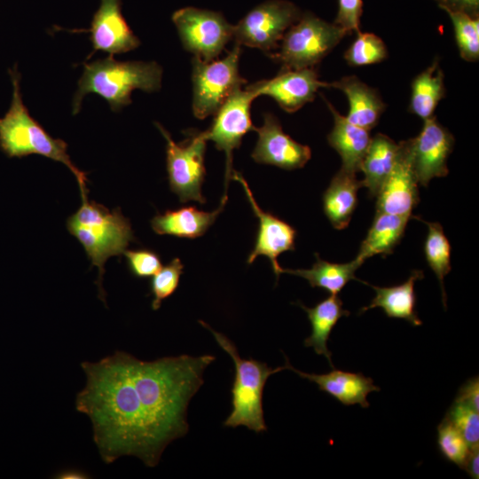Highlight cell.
Returning <instances> with one entry per match:
<instances>
[{
  "instance_id": "cell-1",
  "label": "cell",
  "mask_w": 479,
  "mask_h": 479,
  "mask_svg": "<svg viewBox=\"0 0 479 479\" xmlns=\"http://www.w3.org/2000/svg\"><path fill=\"white\" fill-rule=\"evenodd\" d=\"M81 366L86 385L76 396L75 407L90 418L102 460L112 463L130 455L155 467L164 451L163 411L134 357L116 351Z\"/></svg>"
},
{
  "instance_id": "cell-2",
  "label": "cell",
  "mask_w": 479,
  "mask_h": 479,
  "mask_svg": "<svg viewBox=\"0 0 479 479\" xmlns=\"http://www.w3.org/2000/svg\"><path fill=\"white\" fill-rule=\"evenodd\" d=\"M82 65L83 71L72 103L74 115L80 112L87 94L99 95L113 112H119L131 104L133 90L153 92L161 86L162 68L155 61H119L109 55Z\"/></svg>"
},
{
  "instance_id": "cell-3",
  "label": "cell",
  "mask_w": 479,
  "mask_h": 479,
  "mask_svg": "<svg viewBox=\"0 0 479 479\" xmlns=\"http://www.w3.org/2000/svg\"><path fill=\"white\" fill-rule=\"evenodd\" d=\"M12 98L7 113L0 118V149L9 158L38 154L63 163L75 177L81 198L88 196L87 173L80 170L67 153V144L52 137L30 114L20 92V75L15 64L9 69Z\"/></svg>"
},
{
  "instance_id": "cell-4",
  "label": "cell",
  "mask_w": 479,
  "mask_h": 479,
  "mask_svg": "<svg viewBox=\"0 0 479 479\" xmlns=\"http://www.w3.org/2000/svg\"><path fill=\"white\" fill-rule=\"evenodd\" d=\"M67 229L82 244L91 265L98 269L97 285L105 302L101 285L104 266L108 258L122 255L135 240L130 220L119 208L110 210L87 196L82 198L80 208L67 219Z\"/></svg>"
},
{
  "instance_id": "cell-5",
  "label": "cell",
  "mask_w": 479,
  "mask_h": 479,
  "mask_svg": "<svg viewBox=\"0 0 479 479\" xmlns=\"http://www.w3.org/2000/svg\"><path fill=\"white\" fill-rule=\"evenodd\" d=\"M215 337L220 347L232 357L235 377L232 387V412L224 422L225 427L244 426L255 433L267 430L263 409V393L268 378L284 369L271 368L253 358H242L235 344L224 334L200 321Z\"/></svg>"
},
{
  "instance_id": "cell-6",
  "label": "cell",
  "mask_w": 479,
  "mask_h": 479,
  "mask_svg": "<svg viewBox=\"0 0 479 479\" xmlns=\"http://www.w3.org/2000/svg\"><path fill=\"white\" fill-rule=\"evenodd\" d=\"M345 35L334 23L306 12L286 31L279 51L269 52V57L282 69L315 67Z\"/></svg>"
},
{
  "instance_id": "cell-7",
  "label": "cell",
  "mask_w": 479,
  "mask_h": 479,
  "mask_svg": "<svg viewBox=\"0 0 479 479\" xmlns=\"http://www.w3.org/2000/svg\"><path fill=\"white\" fill-rule=\"evenodd\" d=\"M241 46L235 44L223 59L204 61L193 56L192 112L196 118L214 115L224 101L247 81L239 73Z\"/></svg>"
},
{
  "instance_id": "cell-8",
  "label": "cell",
  "mask_w": 479,
  "mask_h": 479,
  "mask_svg": "<svg viewBox=\"0 0 479 479\" xmlns=\"http://www.w3.org/2000/svg\"><path fill=\"white\" fill-rule=\"evenodd\" d=\"M166 140V164L170 190L176 193L182 203L195 200L206 202L201 193L205 179L204 164L207 138L203 131L188 130L187 138L176 143L163 126L155 122Z\"/></svg>"
},
{
  "instance_id": "cell-9",
  "label": "cell",
  "mask_w": 479,
  "mask_h": 479,
  "mask_svg": "<svg viewBox=\"0 0 479 479\" xmlns=\"http://www.w3.org/2000/svg\"><path fill=\"white\" fill-rule=\"evenodd\" d=\"M302 13L293 3L269 0L252 9L233 26L235 44L270 52L279 47L286 31Z\"/></svg>"
},
{
  "instance_id": "cell-10",
  "label": "cell",
  "mask_w": 479,
  "mask_h": 479,
  "mask_svg": "<svg viewBox=\"0 0 479 479\" xmlns=\"http://www.w3.org/2000/svg\"><path fill=\"white\" fill-rule=\"evenodd\" d=\"M172 20L184 48L204 61L214 60L232 39L233 26L220 12L185 7Z\"/></svg>"
},
{
  "instance_id": "cell-11",
  "label": "cell",
  "mask_w": 479,
  "mask_h": 479,
  "mask_svg": "<svg viewBox=\"0 0 479 479\" xmlns=\"http://www.w3.org/2000/svg\"><path fill=\"white\" fill-rule=\"evenodd\" d=\"M255 98L248 87L236 90L214 114L210 128L203 131L207 140L213 141L216 149L225 153L226 185L234 171L232 152L240 146L243 137L255 127L251 122L250 106Z\"/></svg>"
},
{
  "instance_id": "cell-12",
  "label": "cell",
  "mask_w": 479,
  "mask_h": 479,
  "mask_svg": "<svg viewBox=\"0 0 479 479\" xmlns=\"http://www.w3.org/2000/svg\"><path fill=\"white\" fill-rule=\"evenodd\" d=\"M409 140L419 185L427 186L432 178L448 175L447 160L453 149L454 137L434 115L424 120L420 134Z\"/></svg>"
},
{
  "instance_id": "cell-13",
  "label": "cell",
  "mask_w": 479,
  "mask_h": 479,
  "mask_svg": "<svg viewBox=\"0 0 479 479\" xmlns=\"http://www.w3.org/2000/svg\"><path fill=\"white\" fill-rule=\"evenodd\" d=\"M256 97L269 96L287 113H294L311 102L319 88H331L330 82L318 79L314 67L282 69L273 78L261 80L247 86Z\"/></svg>"
},
{
  "instance_id": "cell-14",
  "label": "cell",
  "mask_w": 479,
  "mask_h": 479,
  "mask_svg": "<svg viewBox=\"0 0 479 479\" xmlns=\"http://www.w3.org/2000/svg\"><path fill=\"white\" fill-rule=\"evenodd\" d=\"M418 185L410 140L401 141L393 169L376 196V212L412 216L420 201Z\"/></svg>"
},
{
  "instance_id": "cell-15",
  "label": "cell",
  "mask_w": 479,
  "mask_h": 479,
  "mask_svg": "<svg viewBox=\"0 0 479 479\" xmlns=\"http://www.w3.org/2000/svg\"><path fill=\"white\" fill-rule=\"evenodd\" d=\"M231 178L242 185L253 212L259 220L255 243L248 255L247 263H252L259 255L268 257L278 279L282 268L278 263V256L283 252L294 250L297 232L284 220L263 211L258 206L247 181L240 173L233 171Z\"/></svg>"
},
{
  "instance_id": "cell-16",
  "label": "cell",
  "mask_w": 479,
  "mask_h": 479,
  "mask_svg": "<svg viewBox=\"0 0 479 479\" xmlns=\"http://www.w3.org/2000/svg\"><path fill=\"white\" fill-rule=\"evenodd\" d=\"M258 134L251 153L257 163L274 165L292 170L302 168L311 157V150L286 134L278 118L271 113L263 114V124L254 127Z\"/></svg>"
},
{
  "instance_id": "cell-17",
  "label": "cell",
  "mask_w": 479,
  "mask_h": 479,
  "mask_svg": "<svg viewBox=\"0 0 479 479\" xmlns=\"http://www.w3.org/2000/svg\"><path fill=\"white\" fill-rule=\"evenodd\" d=\"M121 6V0H101L92 17L90 27L80 30L90 33L92 43L93 51L87 59L98 51L114 56L130 51L140 45V40L125 20Z\"/></svg>"
},
{
  "instance_id": "cell-18",
  "label": "cell",
  "mask_w": 479,
  "mask_h": 479,
  "mask_svg": "<svg viewBox=\"0 0 479 479\" xmlns=\"http://www.w3.org/2000/svg\"><path fill=\"white\" fill-rule=\"evenodd\" d=\"M285 367L300 377L316 383L319 390L334 397L344 405L359 404L363 408H367L370 405L366 399L368 394L380 391V388L373 384V379L361 373L344 372L334 368L324 374L303 373L293 367L287 357Z\"/></svg>"
},
{
  "instance_id": "cell-19",
  "label": "cell",
  "mask_w": 479,
  "mask_h": 479,
  "mask_svg": "<svg viewBox=\"0 0 479 479\" xmlns=\"http://www.w3.org/2000/svg\"><path fill=\"white\" fill-rule=\"evenodd\" d=\"M323 98L334 118V127L327 135V142L339 153L341 169L356 174L371 142L370 130L349 122L328 100Z\"/></svg>"
},
{
  "instance_id": "cell-20",
  "label": "cell",
  "mask_w": 479,
  "mask_h": 479,
  "mask_svg": "<svg viewBox=\"0 0 479 479\" xmlns=\"http://www.w3.org/2000/svg\"><path fill=\"white\" fill-rule=\"evenodd\" d=\"M331 88L342 90L349 104L346 119L367 130L374 128L385 110V104L378 91L355 75L344 76L330 82Z\"/></svg>"
},
{
  "instance_id": "cell-21",
  "label": "cell",
  "mask_w": 479,
  "mask_h": 479,
  "mask_svg": "<svg viewBox=\"0 0 479 479\" xmlns=\"http://www.w3.org/2000/svg\"><path fill=\"white\" fill-rule=\"evenodd\" d=\"M226 200L227 196L224 195L220 207L212 212L201 211L192 206L166 210L163 214H157L151 220L152 229L160 235L185 239L200 237L214 224Z\"/></svg>"
},
{
  "instance_id": "cell-22",
  "label": "cell",
  "mask_w": 479,
  "mask_h": 479,
  "mask_svg": "<svg viewBox=\"0 0 479 479\" xmlns=\"http://www.w3.org/2000/svg\"><path fill=\"white\" fill-rule=\"evenodd\" d=\"M423 277L422 271L414 270L406 281L397 286L380 287L367 284L375 291L376 295L369 305L363 307L359 310V313L381 307L389 318L404 319L414 326H421L422 321L418 317L415 310L414 285L417 280L422 279Z\"/></svg>"
},
{
  "instance_id": "cell-23",
  "label": "cell",
  "mask_w": 479,
  "mask_h": 479,
  "mask_svg": "<svg viewBox=\"0 0 479 479\" xmlns=\"http://www.w3.org/2000/svg\"><path fill=\"white\" fill-rule=\"evenodd\" d=\"M362 187L356 174L342 169L334 176L323 195V208L332 226L345 229L357 205V191Z\"/></svg>"
},
{
  "instance_id": "cell-24",
  "label": "cell",
  "mask_w": 479,
  "mask_h": 479,
  "mask_svg": "<svg viewBox=\"0 0 479 479\" xmlns=\"http://www.w3.org/2000/svg\"><path fill=\"white\" fill-rule=\"evenodd\" d=\"M342 305L343 302L337 294H331L312 308L299 302V306L306 312L311 326V334L304 340V346L312 348L318 355L324 356L332 368H334V365L327 342L339 319L350 314L349 310L342 308Z\"/></svg>"
},
{
  "instance_id": "cell-25",
  "label": "cell",
  "mask_w": 479,
  "mask_h": 479,
  "mask_svg": "<svg viewBox=\"0 0 479 479\" xmlns=\"http://www.w3.org/2000/svg\"><path fill=\"white\" fill-rule=\"evenodd\" d=\"M412 216L376 212L367 235L362 241L356 260L363 263L367 258L393 253L404 235Z\"/></svg>"
},
{
  "instance_id": "cell-26",
  "label": "cell",
  "mask_w": 479,
  "mask_h": 479,
  "mask_svg": "<svg viewBox=\"0 0 479 479\" xmlns=\"http://www.w3.org/2000/svg\"><path fill=\"white\" fill-rule=\"evenodd\" d=\"M398 152V143L388 136L378 133L371 138L368 149L361 162L362 186L372 199L376 197L381 185L390 174Z\"/></svg>"
},
{
  "instance_id": "cell-27",
  "label": "cell",
  "mask_w": 479,
  "mask_h": 479,
  "mask_svg": "<svg viewBox=\"0 0 479 479\" xmlns=\"http://www.w3.org/2000/svg\"><path fill=\"white\" fill-rule=\"evenodd\" d=\"M316 262L310 269H284L281 273H288L305 279L310 287L322 288L331 294H338L352 279H357L356 271L362 265L356 259L349 263H335L325 261L315 255Z\"/></svg>"
},
{
  "instance_id": "cell-28",
  "label": "cell",
  "mask_w": 479,
  "mask_h": 479,
  "mask_svg": "<svg viewBox=\"0 0 479 479\" xmlns=\"http://www.w3.org/2000/svg\"><path fill=\"white\" fill-rule=\"evenodd\" d=\"M444 78L439 59H435L431 65L412 82L409 111L423 121L432 117L436 107L445 95Z\"/></svg>"
},
{
  "instance_id": "cell-29",
  "label": "cell",
  "mask_w": 479,
  "mask_h": 479,
  "mask_svg": "<svg viewBox=\"0 0 479 479\" xmlns=\"http://www.w3.org/2000/svg\"><path fill=\"white\" fill-rule=\"evenodd\" d=\"M428 225V234L424 243V254L427 263L438 279L441 286L442 297L446 307V294L444 279L450 272L451 245L439 223L425 222Z\"/></svg>"
},
{
  "instance_id": "cell-30",
  "label": "cell",
  "mask_w": 479,
  "mask_h": 479,
  "mask_svg": "<svg viewBox=\"0 0 479 479\" xmlns=\"http://www.w3.org/2000/svg\"><path fill=\"white\" fill-rule=\"evenodd\" d=\"M452 22L460 57L468 62L479 59V17L463 12H446Z\"/></svg>"
},
{
  "instance_id": "cell-31",
  "label": "cell",
  "mask_w": 479,
  "mask_h": 479,
  "mask_svg": "<svg viewBox=\"0 0 479 479\" xmlns=\"http://www.w3.org/2000/svg\"><path fill=\"white\" fill-rule=\"evenodd\" d=\"M387 57L385 43L373 33H357L356 39L344 52V59L351 67L380 63Z\"/></svg>"
},
{
  "instance_id": "cell-32",
  "label": "cell",
  "mask_w": 479,
  "mask_h": 479,
  "mask_svg": "<svg viewBox=\"0 0 479 479\" xmlns=\"http://www.w3.org/2000/svg\"><path fill=\"white\" fill-rule=\"evenodd\" d=\"M437 444L441 454L448 461L464 468L471 449L460 432L446 417L437 427Z\"/></svg>"
},
{
  "instance_id": "cell-33",
  "label": "cell",
  "mask_w": 479,
  "mask_h": 479,
  "mask_svg": "<svg viewBox=\"0 0 479 479\" xmlns=\"http://www.w3.org/2000/svg\"><path fill=\"white\" fill-rule=\"evenodd\" d=\"M183 270L184 264L179 258L176 257L153 275L150 283L151 294L153 296L152 301L153 310H157L162 301L175 293Z\"/></svg>"
},
{
  "instance_id": "cell-34",
  "label": "cell",
  "mask_w": 479,
  "mask_h": 479,
  "mask_svg": "<svg viewBox=\"0 0 479 479\" xmlns=\"http://www.w3.org/2000/svg\"><path fill=\"white\" fill-rule=\"evenodd\" d=\"M460 432L470 449L479 446L478 412L467 404L453 402L445 416Z\"/></svg>"
},
{
  "instance_id": "cell-35",
  "label": "cell",
  "mask_w": 479,
  "mask_h": 479,
  "mask_svg": "<svg viewBox=\"0 0 479 479\" xmlns=\"http://www.w3.org/2000/svg\"><path fill=\"white\" fill-rule=\"evenodd\" d=\"M122 255L126 258L130 273L137 278L152 277L162 267L160 255L151 249H126Z\"/></svg>"
},
{
  "instance_id": "cell-36",
  "label": "cell",
  "mask_w": 479,
  "mask_h": 479,
  "mask_svg": "<svg viewBox=\"0 0 479 479\" xmlns=\"http://www.w3.org/2000/svg\"><path fill=\"white\" fill-rule=\"evenodd\" d=\"M363 14V0H338V12L334 24L346 35L360 32V20Z\"/></svg>"
},
{
  "instance_id": "cell-37",
  "label": "cell",
  "mask_w": 479,
  "mask_h": 479,
  "mask_svg": "<svg viewBox=\"0 0 479 479\" xmlns=\"http://www.w3.org/2000/svg\"><path fill=\"white\" fill-rule=\"evenodd\" d=\"M479 379L478 376L467 381L459 389L455 402L469 405L475 411H479Z\"/></svg>"
},
{
  "instance_id": "cell-38",
  "label": "cell",
  "mask_w": 479,
  "mask_h": 479,
  "mask_svg": "<svg viewBox=\"0 0 479 479\" xmlns=\"http://www.w3.org/2000/svg\"><path fill=\"white\" fill-rule=\"evenodd\" d=\"M438 4L445 12H458L471 17H479V0H439Z\"/></svg>"
},
{
  "instance_id": "cell-39",
  "label": "cell",
  "mask_w": 479,
  "mask_h": 479,
  "mask_svg": "<svg viewBox=\"0 0 479 479\" xmlns=\"http://www.w3.org/2000/svg\"><path fill=\"white\" fill-rule=\"evenodd\" d=\"M478 447H475L470 450V453L468 455V458L463 468V469H466L467 474L474 479H478L479 477V448Z\"/></svg>"
},
{
  "instance_id": "cell-40",
  "label": "cell",
  "mask_w": 479,
  "mask_h": 479,
  "mask_svg": "<svg viewBox=\"0 0 479 479\" xmlns=\"http://www.w3.org/2000/svg\"><path fill=\"white\" fill-rule=\"evenodd\" d=\"M58 476L59 478H86L85 474L76 471V470H67L60 473Z\"/></svg>"
},
{
  "instance_id": "cell-41",
  "label": "cell",
  "mask_w": 479,
  "mask_h": 479,
  "mask_svg": "<svg viewBox=\"0 0 479 479\" xmlns=\"http://www.w3.org/2000/svg\"><path fill=\"white\" fill-rule=\"evenodd\" d=\"M436 1L438 2L439 0H436Z\"/></svg>"
}]
</instances>
